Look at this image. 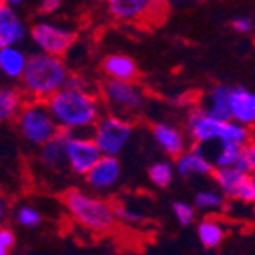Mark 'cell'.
<instances>
[{"label":"cell","instance_id":"8992f818","mask_svg":"<svg viewBox=\"0 0 255 255\" xmlns=\"http://www.w3.org/2000/svg\"><path fill=\"white\" fill-rule=\"evenodd\" d=\"M134 132V125L127 116L104 113L91 128V136L104 155H118L124 152Z\"/></svg>","mask_w":255,"mask_h":255},{"label":"cell","instance_id":"484cf974","mask_svg":"<svg viewBox=\"0 0 255 255\" xmlns=\"http://www.w3.org/2000/svg\"><path fill=\"white\" fill-rule=\"evenodd\" d=\"M243 145L238 143H220L216 150V155H214V164L216 168H223V166H236L239 155H241Z\"/></svg>","mask_w":255,"mask_h":255},{"label":"cell","instance_id":"2e32d148","mask_svg":"<svg viewBox=\"0 0 255 255\" xmlns=\"http://www.w3.org/2000/svg\"><path fill=\"white\" fill-rule=\"evenodd\" d=\"M29 54L21 50L18 45L0 47V72L9 81H20L27 68Z\"/></svg>","mask_w":255,"mask_h":255},{"label":"cell","instance_id":"f35d334b","mask_svg":"<svg viewBox=\"0 0 255 255\" xmlns=\"http://www.w3.org/2000/svg\"><path fill=\"white\" fill-rule=\"evenodd\" d=\"M79 2H84V0H79Z\"/></svg>","mask_w":255,"mask_h":255},{"label":"cell","instance_id":"d4e9b609","mask_svg":"<svg viewBox=\"0 0 255 255\" xmlns=\"http://www.w3.org/2000/svg\"><path fill=\"white\" fill-rule=\"evenodd\" d=\"M252 139V130L248 125L236 122V120H229L223 124V130H221L220 143H238V145H247Z\"/></svg>","mask_w":255,"mask_h":255},{"label":"cell","instance_id":"3957f363","mask_svg":"<svg viewBox=\"0 0 255 255\" xmlns=\"http://www.w3.org/2000/svg\"><path fill=\"white\" fill-rule=\"evenodd\" d=\"M63 204L73 220L91 232H109L116 225L115 207L106 200L82 191L79 187H70L63 195Z\"/></svg>","mask_w":255,"mask_h":255},{"label":"cell","instance_id":"cb8c5ba5","mask_svg":"<svg viewBox=\"0 0 255 255\" xmlns=\"http://www.w3.org/2000/svg\"><path fill=\"white\" fill-rule=\"evenodd\" d=\"M175 175H177V170H175V162L171 161H157L153 162L152 166L148 168V179L150 182L153 184V186L161 187V189H164V187H168L171 182H173Z\"/></svg>","mask_w":255,"mask_h":255},{"label":"cell","instance_id":"4fadbf2b","mask_svg":"<svg viewBox=\"0 0 255 255\" xmlns=\"http://www.w3.org/2000/svg\"><path fill=\"white\" fill-rule=\"evenodd\" d=\"M29 30L16 9L0 4V47L20 45L29 36Z\"/></svg>","mask_w":255,"mask_h":255},{"label":"cell","instance_id":"30bf717a","mask_svg":"<svg viewBox=\"0 0 255 255\" xmlns=\"http://www.w3.org/2000/svg\"><path fill=\"white\" fill-rule=\"evenodd\" d=\"M175 170L177 175L187 179V177H193V175H200V177H207V175H213L216 170V164L204 150V145L200 143H193V146L182 152L180 155L175 157Z\"/></svg>","mask_w":255,"mask_h":255},{"label":"cell","instance_id":"ac0fdd59","mask_svg":"<svg viewBox=\"0 0 255 255\" xmlns=\"http://www.w3.org/2000/svg\"><path fill=\"white\" fill-rule=\"evenodd\" d=\"M102 70L109 79H118V81H136L139 73L136 61L125 54L106 55L102 61Z\"/></svg>","mask_w":255,"mask_h":255},{"label":"cell","instance_id":"7c38bea8","mask_svg":"<svg viewBox=\"0 0 255 255\" xmlns=\"http://www.w3.org/2000/svg\"><path fill=\"white\" fill-rule=\"evenodd\" d=\"M153 141L168 157H177L182 152L189 148V136H187L186 128H179L177 125L168 124V122H159L153 124L152 127Z\"/></svg>","mask_w":255,"mask_h":255},{"label":"cell","instance_id":"8fae6325","mask_svg":"<svg viewBox=\"0 0 255 255\" xmlns=\"http://www.w3.org/2000/svg\"><path fill=\"white\" fill-rule=\"evenodd\" d=\"M122 177V166L118 155H102L97 164L86 173V184L97 193H107L118 184Z\"/></svg>","mask_w":255,"mask_h":255},{"label":"cell","instance_id":"836d02e7","mask_svg":"<svg viewBox=\"0 0 255 255\" xmlns=\"http://www.w3.org/2000/svg\"><path fill=\"white\" fill-rule=\"evenodd\" d=\"M68 88H73V90H91V84L86 77L79 75V73H70L68 82H66Z\"/></svg>","mask_w":255,"mask_h":255},{"label":"cell","instance_id":"8d00e7d4","mask_svg":"<svg viewBox=\"0 0 255 255\" xmlns=\"http://www.w3.org/2000/svg\"><path fill=\"white\" fill-rule=\"evenodd\" d=\"M161 2H166V4H173V2H182V0H161Z\"/></svg>","mask_w":255,"mask_h":255},{"label":"cell","instance_id":"7402d4cb","mask_svg":"<svg viewBox=\"0 0 255 255\" xmlns=\"http://www.w3.org/2000/svg\"><path fill=\"white\" fill-rule=\"evenodd\" d=\"M39 162L48 170H55L61 164H66V157H64V145L61 137L55 134L50 141H47L45 145L39 146Z\"/></svg>","mask_w":255,"mask_h":255},{"label":"cell","instance_id":"d6a6232c","mask_svg":"<svg viewBox=\"0 0 255 255\" xmlns=\"http://www.w3.org/2000/svg\"><path fill=\"white\" fill-rule=\"evenodd\" d=\"M61 7H63V0H39L38 4V11L45 16L55 14Z\"/></svg>","mask_w":255,"mask_h":255},{"label":"cell","instance_id":"7a4b0ae2","mask_svg":"<svg viewBox=\"0 0 255 255\" xmlns=\"http://www.w3.org/2000/svg\"><path fill=\"white\" fill-rule=\"evenodd\" d=\"M70 77L68 64L63 61V55L47 54L36 50L29 54L27 68L20 79L21 90L25 97L48 100L55 91L66 86Z\"/></svg>","mask_w":255,"mask_h":255},{"label":"cell","instance_id":"9a60e30c","mask_svg":"<svg viewBox=\"0 0 255 255\" xmlns=\"http://www.w3.org/2000/svg\"><path fill=\"white\" fill-rule=\"evenodd\" d=\"M153 0H106L107 13L118 21H137L148 16Z\"/></svg>","mask_w":255,"mask_h":255},{"label":"cell","instance_id":"f1b7e54d","mask_svg":"<svg viewBox=\"0 0 255 255\" xmlns=\"http://www.w3.org/2000/svg\"><path fill=\"white\" fill-rule=\"evenodd\" d=\"M236 166L245 173H252L255 170V139H250L247 145H243L241 155H239Z\"/></svg>","mask_w":255,"mask_h":255},{"label":"cell","instance_id":"5bb4252c","mask_svg":"<svg viewBox=\"0 0 255 255\" xmlns=\"http://www.w3.org/2000/svg\"><path fill=\"white\" fill-rule=\"evenodd\" d=\"M229 104L232 120L255 127V91L247 86H232Z\"/></svg>","mask_w":255,"mask_h":255},{"label":"cell","instance_id":"ba28073f","mask_svg":"<svg viewBox=\"0 0 255 255\" xmlns=\"http://www.w3.org/2000/svg\"><path fill=\"white\" fill-rule=\"evenodd\" d=\"M30 41L41 52L55 55H64L75 43V30L68 25L57 23V21L41 20L36 21L29 30Z\"/></svg>","mask_w":255,"mask_h":255},{"label":"cell","instance_id":"83f0119b","mask_svg":"<svg viewBox=\"0 0 255 255\" xmlns=\"http://www.w3.org/2000/svg\"><path fill=\"white\" fill-rule=\"evenodd\" d=\"M171 211H173L175 220L179 221L182 227L191 225L193 221H195V205L187 204V202H184V200L173 202V205H171Z\"/></svg>","mask_w":255,"mask_h":255},{"label":"cell","instance_id":"277c9868","mask_svg":"<svg viewBox=\"0 0 255 255\" xmlns=\"http://www.w3.org/2000/svg\"><path fill=\"white\" fill-rule=\"evenodd\" d=\"M16 128L20 136L29 143V145L41 146L55 134L59 132V125L52 116V111L48 107L47 100H39V98H30L27 100L20 115L16 116Z\"/></svg>","mask_w":255,"mask_h":255},{"label":"cell","instance_id":"5b68a950","mask_svg":"<svg viewBox=\"0 0 255 255\" xmlns=\"http://www.w3.org/2000/svg\"><path fill=\"white\" fill-rule=\"evenodd\" d=\"M100 98L111 113L127 118L139 115L146 106V95L136 81H118L107 77L100 90Z\"/></svg>","mask_w":255,"mask_h":255},{"label":"cell","instance_id":"4316f807","mask_svg":"<svg viewBox=\"0 0 255 255\" xmlns=\"http://www.w3.org/2000/svg\"><path fill=\"white\" fill-rule=\"evenodd\" d=\"M14 220L23 229H36V227L41 225L43 214L36 207H32V205L23 204L14 211Z\"/></svg>","mask_w":255,"mask_h":255},{"label":"cell","instance_id":"f546056e","mask_svg":"<svg viewBox=\"0 0 255 255\" xmlns=\"http://www.w3.org/2000/svg\"><path fill=\"white\" fill-rule=\"evenodd\" d=\"M115 213L116 218L120 221H125V223H139V221H143V213L137 211V209L128 207V205H115Z\"/></svg>","mask_w":255,"mask_h":255},{"label":"cell","instance_id":"74e56055","mask_svg":"<svg viewBox=\"0 0 255 255\" xmlns=\"http://www.w3.org/2000/svg\"><path fill=\"white\" fill-rule=\"evenodd\" d=\"M250 177H252V180H254V184H255V170H254V171H252V173H250Z\"/></svg>","mask_w":255,"mask_h":255},{"label":"cell","instance_id":"52a82bcc","mask_svg":"<svg viewBox=\"0 0 255 255\" xmlns=\"http://www.w3.org/2000/svg\"><path fill=\"white\" fill-rule=\"evenodd\" d=\"M57 136L64 145V157L70 171L79 177H86V173L104 155L102 150L95 143L93 136H79L77 130L70 128H59Z\"/></svg>","mask_w":255,"mask_h":255},{"label":"cell","instance_id":"603a6c76","mask_svg":"<svg viewBox=\"0 0 255 255\" xmlns=\"http://www.w3.org/2000/svg\"><path fill=\"white\" fill-rule=\"evenodd\" d=\"M225 198L227 195L221 191L220 187L218 189H202V191L195 193L193 204H195L196 209H200V211L214 213V211H220V209L225 207Z\"/></svg>","mask_w":255,"mask_h":255},{"label":"cell","instance_id":"9c48e42d","mask_svg":"<svg viewBox=\"0 0 255 255\" xmlns=\"http://www.w3.org/2000/svg\"><path fill=\"white\" fill-rule=\"evenodd\" d=\"M223 124L220 120L213 118L209 115L205 107H193L186 116L184 128H186L187 136L193 143H200V145H209V143H220Z\"/></svg>","mask_w":255,"mask_h":255},{"label":"cell","instance_id":"1f68e13d","mask_svg":"<svg viewBox=\"0 0 255 255\" xmlns=\"http://www.w3.org/2000/svg\"><path fill=\"white\" fill-rule=\"evenodd\" d=\"M230 27L234 29V32L238 34H250L254 30L255 23L250 16H234L230 20Z\"/></svg>","mask_w":255,"mask_h":255},{"label":"cell","instance_id":"e575fe53","mask_svg":"<svg viewBox=\"0 0 255 255\" xmlns=\"http://www.w3.org/2000/svg\"><path fill=\"white\" fill-rule=\"evenodd\" d=\"M2 4H7L9 7H14V9H20L21 5L27 4V0H0Z\"/></svg>","mask_w":255,"mask_h":255},{"label":"cell","instance_id":"e0dca14e","mask_svg":"<svg viewBox=\"0 0 255 255\" xmlns=\"http://www.w3.org/2000/svg\"><path fill=\"white\" fill-rule=\"evenodd\" d=\"M230 90L232 86L229 84H214L205 95L204 107L213 118L220 120V122H229L232 120V113H230Z\"/></svg>","mask_w":255,"mask_h":255},{"label":"cell","instance_id":"d6986e66","mask_svg":"<svg viewBox=\"0 0 255 255\" xmlns=\"http://www.w3.org/2000/svg\"><path fill=\"white\" fill-rule=\"evenodd\" d=\"M250 173H245L238 168V166H223V168H216L213 173V179L216 186L221 191L225 193L227 198L238 200L239 189H241L243 182L248 179Z\"/></svg>","mask_w":255,"mask_h":255},{"label":"cell","instance_id":"4dcf8cb0","mask_svg":"<svg viewBox=\"0 0 255 255\" xmlns=\"http://www.w3.org/2000/svg\"><path fill=\"white\" fill-rule=\"evenodd\" d=\"M16 247V236L9 227L0 229V255H9Z\"/></svg>","mask_w":255,"mask_h":255},{"label":"cell","instance_id":"6da1fadb","mask_svg":"<svg viewBox=\"0 0 255 255\" xmlns=\"http://www.w3.org/2000/svg\"><path fill=\"white\" fill-rule=\"evenodd\" d=\"M61 128L70 130H88L93 128L102 113V98L91 90H73L64 86L47 100Z\"/></svg>","mask_w":255,"mask_h":255},{"label":"cell","instance_id":"ffe728a7","mask_svg":"<svg viewBox=\"0 0 255 255\" xmlns=\"http://www.w3.org/2000/svg\"><path fill=\"white\" fill-rule=\"evenodd\" d=\"M196 238L205 250H214L225 241L227 229L214 218H204L196 223Z\"/></svg>","mask_w":255,"mask_h":255},{"label":"cell","instance_id":"d590c367","mask_svg":"<svg viewBox=\"0 0 255 255\" xmlns=\"http://www.w3.org/2000/svg\"><path fill=\"white\" fill-rule=\"evenodd\" d=\"M0 218H2V220L5 218V202L4 200L0 202Z\"/></svg>","mask_w":255,"mask_h":255},{"label":"cell","instance_id":"44dd1931","mask_svg":"<svg viewBox=\"0 0 255 255\" xmlns=\"http://www.w3.org/2000/svg\"><path fill=\"white\" fill-rule=\"evenodd\" d=\"M25 91L16 90L13 86H2L0 88V120L2 122H11L16 120L20 115V111L25 106V98H23Z\"/></svg>","mask_w":255,"mask_h":255}]
</instances>
